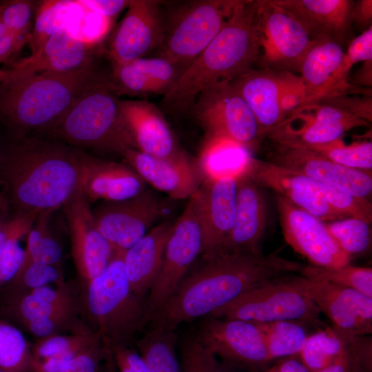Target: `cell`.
Masks as SVG:
<instances>
[{"instance_id": "836d02e7", "label": "cell", "mask_w": 372, "mask_h": 372, "mask_svg": "<svg viewBox=\"0 0 372 372\" xmlns=\"http://www.w3.org/2000/svg\"><path fill=\"white\" fill-rule=\"evenodd\" d=\"M352 335L326 324L310 333L298 357L310 372H318L342 353Z\"/></svg>"}, {"instance_id": "ffe728a7", "label": "cell", "mask_w": 372, "mask_h": 372, "mask_svg": "<svg viewBox=\"0 0 372 372\" xmlns=\"http://www.w3.org/2000/svg\"><path fill=\"white\" fill-rule=\"evenodd\" d=\"M301 291L325 315L331 325L353 335H371L372 298L355 289L324 281L295 276Z\"/></svg>"}, {"instance_id": "e0dca14e", "label": "cell", "mask_w": 372, "mask_h": 372, "mask_svg": "<svg viewBox=\"0 0 372 372\" xmlns=\"http://www.w3.org/2000/svg\"><path fill=\"white\" fill-rule=\"evenodd\" d=\"M62 207L69 228L76 269L85 283H87L105 270L119 250L99 230L90 203L81 189Z\"/></svg>"}, {"instance_id": "8d00e7d4", "label": "cell", "mask_w": 372, "mask_h": 372, "mask_svg": "<svg viewBox=\"0 0 372 372\" xmlns=\"http://www.w3.org/2000/svg\"><path fill=\"white\" fill-rule=\"evenodd\" d=\"M52 212L40 214L28 232L23 261L19 269L31 262L59 266L63 257L62 249L48 228L49 217Z\"/></svg>"}, {"instance_id": "816d5d0a", "label": "cell", "mask_w": 372, "mask_h": 372, "mask_svg": "<svg viewBox=\"0 0 372 372\" xmlns=\"http://www.w3.org/2000/svg\"><path fill=\"white\" fill-rule=\"evenodd\" d=\"M21 238L10 239L0 255V289L17 275L24 258V249L19 244Z\"/></svg>"}, {"instance_id": "ee69618b", "label": "cell", "mask_w": 372, "mask_h": 372, "mask_svg": "<svg viewBox=\"0 0 372 372\" xmlns=\"http://www.w3.org/2000/svg\"><path fill=\"white\" fill-rule=\"evenodd\" d=\"M318 372H372L371 335H352L342 353Z\"/></svg>"}, {"instance_id": "9c48e42d", "label": "cell", "mask_w": 372, "mask_h": 372, "mask_svg": "<svg viewBox=\"0 0 372 372\" xmlns=\"http://www.w3.org/2000/svg\"><path fill=\"white\" fill-rule=\"evenodd\" d=\"M244 174L260 187L273 190L296 207L323 222L347 218L335 210L342 209L347 205L349 195L335 187L252 156Z\"/></svg>"}, {"instance_id": "6da1fadb", "label": "cell", "mask_w": 372, "mask_h": 372, "mask_svg": "<svg viewBox=\"0 0 372 372\" xmlns=\"http://www.w3.org/2000/svg\"><path fill=\"white\" fill-rule=\"evenodd\" d=\"M152 320L173 327L207 317L269 279L299 274L304 265L275 253L265 255L217 249L200 256Z\"/></svg>"}, {"instance_id": "94428289", "label": "cell", "mask_w": 372, "mask_h": 372, "mask_svg": "<svg viewBox=\"0 0 372 372\" xmlns=\"http://www.w3.org/2000/svg\"><path fill=\"white\" fill-rule=\"evenodd\" d=\"M23 44L12 33L0 40V64L6 62Z\"/></svg>"}, {"instance_id": "74e56055", "label": "cell", "mask_w": 372, "mask_h": 372, "mask_svg": "<svg viewBox=\"0 0 372 372\" xmlns=\"http://www.w3.org/2000/svg\"><path fill=\"white\" fill-rule=\"evenodd\" d=\"M313 280L324 281L358 291L372 298V268L350 264L337 267L304 265L300 273Z\"/></svg>"}, {"instance_id": "d4e9b609", "label": "cell", "mask_w": 372, "mask_h": 372, "mask_svg": "<svg viewBox=\"0 0 372 372\" xmlns=\"http://www.w3.org/2000/svg\"><path fill=\"white\" fill-rule=\"evenodd\" d=\"M266 223L267 207L261 187L243 173L238 178L234 223L230 233L218 249L262 254L260 243Z\"/></svg>"}, {"instance_id": "91938a15", "label": "cell", "mask_w": 372, "mask_h": 372, "mask_svg": "<svg viewBox=\"0 0 372 372\" xmlns=\"http://www.w3.org/2000/svg\"><path fill=\"white\" fill-rule=\"evenodd\" d=\"M265 372H310L298 356L277 360L270 364Z\"/></svg>"}, {"instance_id": "277c9868", "label": "cell", "mask_w": 372, "mask_h": 372, "mask_svg": "<svg viewBox=\"0 0 372 372\" xmlns=\"http://www.w3.org/2000/svg\"><path fill=\"white\" fill-rule=\"evenodd\" d=\"M5 76V75H4ZM112 83L96 62L65 72H42L0 82V116L14 130L51 129L87 91Z\"/></svg>"}, {"instance_id": "4316f807", "label": "cell", "mask_w": 372, "mask_h": 372, "mask_svg": "<svg viewBox=\"0 0 372 372\" xmlns=\"http://www.w3.org/2000/svg\"><path fill=\"white\" fill-rule=\"evenodd\" d=\"M238 178V176H227L203 179L198 188L203 228V254L219 249L232 229Z\"/></svg>"}, {"instance_id": "f35d334b", "label": "cell", "mask_w": 372, "mask_h": 372, "mask_svg": "<svg viewBox=\"0 0 372 372\" xmlns=\"http://www.w3.org/2000/svg\"><path fill=\"white\" fill-rule=\"evenodd\" d=\"M31 347L11 322L0 318V370L32 372Z\"/></svg>"}, {"instance_id": "c3c4849f", "label": "cell", "mask_w": 372, "mask_h": 372, "mask_svg": "<svg viewBox=\"0 0 372 372\" xmlns=\"http://www.w3.org/2000/svg\"><path fill=\"white\" fill-rule=\"evenodd\" d=\"M371 60H372V25L362 31L349 43L338 70V76L341 80L347 81L349 72L354 64Z\"/></svg>"}, {"instance_id": "f546056e", "label": "cell", "mask_w": 372, "mask_h": 372, "mask_svg": "<svg viewBox=\"0 0 372 372\" xmlns=\"http://www.w3.org/2000/svg\"><path fill=\"white\" fill-rule=\"evenodd\" d=\"M293 14L313 39L327 37L340 43L350 25L355 1L350 0H271Z\"/></svg>"}, {"instance_id": "cb8c5ba5", "label": "cell", "mask_w": 372, "mask_h": 372, "mask_svg": "<svg viewBox=\"0 0 372 372\" xmlns=\"http://www.w3.org/2000/svg\"><path fill=\"white\" fill-rule=\"evenodd\" d=\"M344 56L340 43L327 37L314 39L298 71L304 90L303 105L356 91L360 92L356 85L338 77Z\"/></svg>"}, {"instance_id": "681fc988", "label": "cell", "mask_w": 372, "mask_h": 372, "mask_svg": "<svg viewBox=\"0 0 372 372\" xmlns=\"http://www.w3.org/2000/svg\"><path fill=\"white\" fill-rule=\"evenodd\" d=\"M109 353L110 351L99 338L81 350L59 372H97L101 362Z\"/></svg>"}, {"instance_id": "8992f818", "label": "cell", "mask_w": 372, "mask_h": 372, "mask_svg": "<svg viewBox=\"0 0 372 372\" xmlns=\"http://www.w3.org/2000/svg\"><path fill=\"white\" fill-rule=\"evenodd\" d=\"M112 83L83 94L50 129L56 137L77 147L123 156L136 145L124 118Z\"/></svg>"}, {"instance_id": "7c38bea8", "label": "cell", "mask_w": 372, "mask_h": 372, "mask_svg": "<svg viewBox=\"0 0 372 372\" xmlns=\"http://www.w3.org/2000/svg\"><path fill=\"white\" fill-rule=\"evenodd\" d=\"M229 83L250 107L265 136L304 102L300 78L291 72L251 69Z\"/></svg>"}, {"instance_id": "9f6ffc18", "label": "cell", "mask_w": 372, "mask_h": 372, "mask_svg": "<svg viewBox=\"0 0 372 372\" xmlns=\"http://www.w3.org/2000/svg\"><path fill=\"white\" fill-rule=\"evenodd\" d=\"M99 338H100V337L96 338L90 342L74 346L72 348L59 353L43 362L34 364L32 366V372H59L81 350L87 347Z\"/></svg>"}, {"instance_id": "7bdbcfd3", "label": "cell", "mask_w": 372, "mask_h": 372, "mask_svg": "<svg viewBox=\"0 0 372 372\" xmlns=\"http://www.w3.org/2000/svg\"><path fill=\"white\" fill-rule=\"evenodd\" d=\"M51 283L56 287L67 284L59 266L31 262L19 269L15 277L6 285L4 295L24 293Z\"/></svg>"}, {"instance_id": "60d3db41", "label": "cell", "mask_w": 372, "mask_h": 372, "mask_svg": "<svg viewBox=\"0 0 372 372\" xmlns=\"http://www.w3.org/2000/svg\"><path fill=\"white\" fill-rule=\"evenodd\" d=\"M180 347L181 372H265L247 369L220 360L196 335L185 338Z\"/></svg>"}, {"instance_id": "f6af8a7d", "label": "cell", "mask_w": 372, "mask_h": 372, "mask_svg": "<svg viewBox=\"0 0 372 372\" xmlns=\"http://www.w3.org/2000/svg\"><path fill=\"white\" fill-rule=\"evenodd\" d=\"M70 2L48 1L43 3L37 14L28 43L32 53L38 50L61 25L62 13Z\"/></svg>"}, {"instance_id": "680465c9", "label": "cell", "mask_w": 372, "mask_h": 372, "mask_svg": "<svg viewBox=\"0 0 372 372\" xmlns=\"http://www.w3.org/2000/svg\"><path fill=\"white\" fill-rule=\"evenodd\" d=\"M371 21L372 1L361 0L354 2L351 14V22L365 30L371 26Z\"/></svg>"}, {"instance_id": "d6a6232c", "label": "cell", "mask_w": 372, "mask_h": 372, "mask_svg": "<svg viewBox=\"0 0 372 372\" xmlns=\"http://www.w3.org/2000/svg\"><path fill=\"white\" fill-rule=\"evenodd\" d=\"M176 328L154 322L153 326L136 341L147 372H181L176 351Z\"/></svg>"}, {"instance_id": "4fadbf2b", "label": "cell", "mask_w": 372, "mask_h": 372, "mask_svg": "<svg viewBox=\"0 0 372 372\" xmlns=\"http://www.w3.org/2000/svg\"><path fill=\"white\" fill-rule=\"evenodd\" d=\"M255 18L260 46L258 61L273 70L298 71L314 42L307 30L293 14L271 0L256 1Z\"/></svg>"}, {"instance_id": "bcb514c9", "label": "cell", "mask_w": 372, "mask_h": 372, "mask_svg": "<svg viewBox=\"0 0 372 372\" xmlns=\"http://www.w3.org/2000/svg\"><path fill=\"white\" fill-rule=\"evenodd\" d=\"M99 335L93 330L70 335L57 334L41 338L31 347L32 366L43 362L74 346L90 342Z\"/></svg>"}, {"instance_id": "603a6c76", "label": "cell", "mask_w": 372, "mask_h": 372, "mask_svg": "<svg viewBox=\"0 0 372 372\" xmlns=\"http://www.w3.org/2000/svg\"><path fill=\"white\" fill-rule=\"evenodd\" d=\"M123 156L146 183L175 200L189 198L203 181L197 161L183 152L173 157L159 158L129 149Z\"/></svg>"}, {"instance_id": "7402d4cb", "label": "cell", "mask_w": 372, "mask_h": 372, "mask_svg": "<svg viewBox=\"0 0 372 372\" xmlns=\"http://www.w3.org/2000/svg\"><path fill=\"white\" fill-rule=\"evenodd\" d=\"M271 162L355 197L369 200L371 198L372 172L343 166L309 149L277 147Z\"/></svg>"}, {"instance_id": "be15d7a7", "label": "cell", "mask_w": 372, "mask_h": 372, "mask_svg": "<svg viewBox=\"0 0 372 372\" xmlns=\"http://www.w3.org/2000/svg\"><path fill=\"white\" fill-rule=\"evenodd\" d=\"M8 33L9 32L8 28L3 23V21L0 19V40L2 39L4 37H6Z\"/></svg>"}, {"instance_id": "ac0fdd59", "label": "cell", "mask_w": 372, "mask_h": 372, "mask_svg": "<svg viewBox=\"0 0 372 372\" xmlns=\"http://www.w3.org/2000/svg\"><path fill=\"white\" fill-rule=\"evenodd\" d=\"M163 213L162 202L147 189L130 199L106 202L92 211L101 233L123 251L142 238Z\"/></svg>"}, {"instance_id": "5bb4252c", "label": "cell", "mask_w": 372, "mask_h": 372, "mask_svg": "<svg viewBox=\"0 0 372 372\" xmlns=\"http://www.w3.org/2000/svg\"><path fill=\"white\" fill-rule=\"evenodd\" d=\"M369 122L337 107L313 103L300 106L272 129L268 136L280 147H308L342 138Z\"/></svg>"}, {"instance_id": "d590c367", "label": "cell", "mask_w": 372, "mask_h": 372, "mask_svg": "<svg viewBox=\"0 0 372 372\" xmlns=\"http://www.w3.org/2000/svg\"><path fill=\"white\" fill-rule=\"evenodd\" d=\"M0 316L20 324L24 322L79 315L82 307L59 306L40 301L28 293L4 295Z\"/></svg>"}, {"instance_id": "8fae6325", "label": "cell", "mask_w": 372, "mask_h": 372, "mask_svg": "<svg viewBox=\"0 0 372 372\" xmlns=\"http://www.w3.org/2000/svg\"><path fill=\"white\" fill-rule=\"evenodd\" d=\"M190 110L207 138L226 139L251 149L265 136L250 107L229 82L203 90Z\"/></svg>"}, {"instance_id": "1f68e13d", "label": "cell", "mask_w": 372, "mask_h": 372, "mask_svg": "<svg viewBox=\"0 0 372 372\" xmlns=\"http://www.w3.org/2000/svg\"><path fill=\"white\" fill-rule=\"evenodd\" d=\"M249 150L226 139L207 138L197 159L203 180L239 176L251 156Z\"/></svg>"}, {"instance_id": "03108f58", "label": "cell", "mask_w": 372, "mask_h": 372, "mask_svg": "<svg viewBox=\"0 0 372 372\" xmlns=\"http://www.w3.org/2000/svg\"><path fill=\"white\" fill-rule=\"evenodd\" d=\"M0 372H3V371H2L0 370Z\"/></svg>"}, {"instance_id": "6125c7cd", "label": "cell", "mask_w": 372, "mask_h": 372, "mask_svg": "<svg viewBox=\"0 0 372 372\" xmlns=\"http://www.w3.org/2000/svg\"><path fill=\"white\" fill-rule=\"evenodd\" d=\"M372 60L365 61L362 66L355 73L353 82L354 84L360 85L369 86L372 85Z\"/></svg>"}, {"instance_id": "d6986e66", "label": "cell", "mask_w": 372, "mask_h": 372, "mask_svg": "<svg viewBox=\"0 0 372 372\" xmlns=\"http://www.w3.org/2000/svg\"><path fill=\"white\" fill-rule=\"evenodd\" d=\"M160 3L130 1L125 14L110 39L106 52L110 61L123 63L145 57L161 48L165 19Z\"/></svg>"}, {"instance_id": "2e32d148", "label": "cell", "mask_w": 372, "mask_h": 372, "mask_svg": "<svg viewBox=\"0 0 372 372\" xmlns=\"http://www.w3.org/2000/svg\"><path fill=\"white\" fill-rule=\"evenodd\" d=\"M279 220L285 241L311 265L337 267L351 263V258L340 247L325 222L276 196Z\"/></svg>"}, {"instance_id": "30bf717a", "label": "cell", "mask_w": 372, "mask_h": 372, "mask_svg": "<svg viewBox=\"0 0 372 372\" xmlns=\"http://www.w3.org/2000/svg\"><path fill=\"white\" fill-rule=\"evenodd\" d=\"M203 251V228L198 189L189 198L184 211L173 224L161 267L148 293L147 302L153 318Z\"/></svg>"}, {"instance_id": "e575fe53", "label": "cell", "mask_w": 372, "mask_h": 372, "mask_svg": "<svg viewBox=\"0 0 372 372\" xmlns=\"http://www.w3.org/2000/svg\"><path fill=\"white\" fill-rule=\"evenodd\" d=\"M262 332L271 363L282 358L298 356L315 329L293 320L257 324Z\"/></svg>"}, {"instance_id": "f5cc1de1", "label": "cell", "mask_w": 372, "mask_h": 372, "mask_svg": "<svg viewBox=\"0 0 372 372\" xmlns=\"http://www.w3.org/2000/svg\"><path fill=\"white\" fill-rule=\"evenodd\" d=\"M36 299L59 306L82 307L79 300L72 291L70 285L52 288L49 285L40 287L26 291Z\"/></svg>"}, {"instance_id": "6f0895ef", "label": "cell", "mask_w": 372, "mask_h": 372, "mask_svg": "<svg viewBox=\"0 0 372 372\" xmlns=\"http://www.w3.org/2000/svg\"><path fill=\"white\" fill-rule=\"evenodd\" d=\"M130 1L127 0H83L76 3L109 20L127 8Z\"/></svg>"}, {"instance_id": "9a60e30c", "label": "cell", "mask_w": 372, "mask_h": 372, "mask_svg": "<svg viewBox=\"0 0 372 372\" xmlns=\"http://www.w3.org/2000/svg\"><path fill=\"white\" fill-rule=\"evenodd\" d=\"M196 336L224 362L256 371H265L271 364L262 332L256 323L207 316Z\"/></svg>"}, {"instance_id": "b9f144b4", "label": "cell", "mask_w": 372, "mask_h": 372, "mask_svg": "<svg viewBox=\"0 0 372 372\" xmlns=\"http://www.w3.org/2000/svg\"><path fill=\"white\" fill-rule=\"evenodd\" d=\"M304 148L313 150L343 166L364 172H372L371 141L346 145L342 139L340 138L331 143Z\"/></svg>"}, {"instance_id": "3957f363", "label": "cell", "mask_w": 372, "mask_h": 372, "mask_svg": "<svg viewBox=\"0 0 372 372\" xmlns=\"http://www.w3.org/2000/svg\"><path fill=\"white\" fill-rule=\"evenodd\" d=\"M256 12V1H240L214 39L164 95L165 105L187 110L205 89L252 69L260 55Z\"/></svg>"}, {"instance_id": "44dd1931", "label": "cell", "mask_w": 372, "mask_h": 372, "mask_svg": "<svg viewBox=\"0 0 372 372\" xmlns=\"http://www.w3.org/2000/svg\"><path fill=\"white\" fill-rule=\"evenodd\" d=\"M97 52V43L76 36L62 25L38 50L4 69V77L16 79L42 72L76 70L94 63Z\"/></svg>"}, {"instance_id": "f907efd6", "label": "cell", "mask_w": 372, "mask_h": 372, "mask_svg": "<svg viewBox=\"0 0 372 372\" xmlns=\"http://www.w3.org/2000/svg\"><path fill=\"white\" fill-rule=\"evenodd\" d=\"M35 220L32 217L12 216L0 198V255L10 239L27 234Z\"/></svg>"}, {"instance_id": "52a82bcc", "label": "cell", "mask_w": 372, "mask_h": 372, "mask_svg": "<svg viewBox=\"0 0 372 372\" xmlns=\"http://www.w3.org/2000/svg\"><path fill=\"white\" fill-rule=\"evenodd\" d=\"M296 275H283L262 282L209 316L256 324L293 320L315 329L325 326L316 304L297 285Z\"/></svg>"}, {"instance_id": "4dcf8cb0", "label": "cell", "mask_w": 372, "mask_h": 372, "mask_svg": "<svg viewBox=\"0 0 372 372\" xmlns=\"http://www.w3.org/2000/svg\"><path fill=\"white\" fill-rule=\"evenodd\" d=\"M173 224L163 221L154 227L123 255L126 276L132 289L146 297L161 267Z\"/></svg>"}, {"instance_id": "f1b7e54d", "label": "cell", "mask_w": 372, "mask_h": 372, "mask_svg": "<svg viewBox=\"0 0 372 372\" xmlns=\"http://www.w3.org/2000/svg\"><path fill=\"white\" fill-rule=\"evenodd\" d=\"M181 73L168 59L158 56L123 63L111 61L110 78L118 95H165Z\"/></svg>"}, {"instance_id": "11a10c76", "label": "cell", "mask_w": 372, "mask_h": 372, "mask_svg": "<svg viewBox=\"0 0 372 372\" xmlns=\"http://www.w3.org/2000/svg\"><path fill=\"white\" fill-rule=\"evenodd\" d=\"M120 372H147L138 351L130 345L116 346L110 349Z\"/></svg>"}, {"instance_id": "484cf974", "label": "cell", "mask_w": 372, "mask_h": 372, "mask_svg": "<svg viewBox=\"0 0 372 372\" xmlns=\"http://www.w3.org/2000/svg\"><path fill=\"white\" fill-rule=\"evenodd\" d=\"M146 184L128 164L97 158L83 152L81 190L89 203L130 199L143 192Z\"/></svg>"}, {"instance_id": "ab89813d", "label": "cell", "mask_w": 372, "mask_h": 372, "mask_svg": "<svg viewBox=\"0 0 372 372\" xmlns=\"http://www.w3.org/2000/svg\"><path fill=\"white\" fill-rule=\"evenodd\" d=\"M325 225L340 247L351 259L371 249V223L360 218L348 217L325 222Z\"/></svg>"}, {"instance_id": "ba28073f", "label": "cell", "mask_w": 372, "mask_h": 372, "mask_svg": "<svg viewBox=\"0 0 372 372\" xmlns=\"http://www.w3.org/2000/svg\"><path fill=\"white\" fill-rule=\"evenodd\" d=\"M240 1H192L176 7L165 19L159 56L182 72L214 39Z\"/></svg>"}, {"instance_id": "83f0119b", "label": "cell", "mask_w": 372, "mask_h": 372, "mask_svg": "<svg viewBox=\"0 0 372 372\" xmlns=\"http://www.w3.org/2000/svg\"><path fill=\"white\" fill-rule=\"evenodd\" d=\"M121 107L136 149L159 158L183 152L163 112L145 100H121Z\"/></svg>"}, {"instance_id": "e7e4bbea", "label": "cell", "mask_w": 372, "mask_h": 372, "mask_svg": "<svg viewBox=\"0 0 372 372\" xmlns=\"http://www.w3.org/2000/svg\"><path fill=\"white\" fill-rule=\"evenodd\" d=\"M5 75L4 69H0V82L2 81Z\"/></svg>"}, {"instance_id": "db71d44e", "label": "cell", "mask_w": 372, "mask_h": 372, "mask_svg": "<svg viewBox=\"0 0 372 372\" xmlns=\"http://www.w3.org/2000/svg\"><path fill=\"white\" fill-rule=\"evenodd\" d=\"M317 103H324L354 114L367 122L371 121V96L364 98L341 95L322 100Z\"/></svg>"}, {"instance_id": "5b68a950", "label": "cell", "mask_w": 372, "mask_h": 372, "mask_svg": "<svg viewBox=\"0 0 372 372\" xmlns=\"http://www.w3.org/2000/svg\"><path fill=\"white\" fill-rule=\"evenodd\" d=\"M125 251H118L101 274L85 283L81 300L92 330L110 352L116 346L130 345L153 318L147 297L138 296L130 287Z\"/></svg>"}, {"instance_id": "7dc6e473", "label": "cell", "mask_w": 372, "mask_h": 372, "mask_svg": "<svg viewBox=\"0 0 372 372\" xmlns=\"http://www.w3.org/2000/svg\"><path fill=\"white\" fill-rule=\"evenodd\" d=\"M33 10V3L30 1H8L0 3V19L8 32L23 44L28 43L30 35Z\"/></svg>"}, {"instance_id": "7a4b0ae2", "label": "cell", "mask_w": 372, "mask_h": 372, "mask_svg": "<svg viewBox=\"0 0 372 372\" xmlns=\"http://www.w3.org/2000/svg\"><path fill=\"white\" fill-rule=\"evenodd\" d=\"M83 153L62 143L21 138L0 150V198L13 216L54 211L81 189Z\"/></svg>"}]
</instances>
